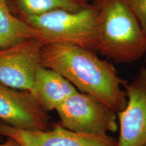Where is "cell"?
I'll return each mask as SVG.
<instances>
[{"instance_id":"1","label":"cell","mask_w":146,"mask_h":146,"mask_svg":"<svg viewBox=\"0 0 146 146\" xmlns=\"http://www.w3.org/2000/svg\"><path fill=\"white\" fill-rule=\"evenodd\" d=\"M41 63L66 78L78 91L89 94L116 113L127 104L122 78L112 62L96 52L76 45L52 43L43 45Z\"/></svg>"},{"instance_id":"2","label":"cell","mask_w":146,"mask_h":146,"mask_svg":"<svg viewBox=\"0 0 146 146\" xmlns=\"http://www.w3.org/2000/svg\"><path fill=\"white\" fill-rule=\"evenodd\" d=\"M98 13L96 52L117 64L146 54V35L125 0H93Z\"/></svg>"},{"instance_id":"3","label":"cell","mask_w":146,"mask_h":146,"mask_svg":"<svg viewBox=\"0 0 146 146\" xmlns=\"http://www.w3.org/2000/svg\"><path fill=\"white\" fill-rule=\"evenodd\" d=\"M21 20L35 29L43 44L64 43L96 52L98 13L92 3L77 10L56 9Z\"/></svg>"},{"instance_id":"4","label":"cell","mask_w":146,"mask_h":146,"mask_svg":"<svg viewBox=\"0 0 146 146\" xmlns=\"http://www.w3.org/2000/svg\"><path fill=\"white\" fill-rule=\"evenodd\" d=\"M59 123L69 130L104 135L118 129V114L94 97L76 91L56 108Z\"/></svg>"},{"instance_id":"5","label":"cell","mask_w":146,"mask_h":146,"mask_svg":"<svg viewBox=\"0 0 146 146\" xmlns=\"http://www.w3.org/2000/svg\"><path fill=\"white\" fill-rule=\"evenodd\" d=\"M0 135L12 138L21 146H118V140L108 134L78 133L54 123L52 129L25 130L0 120Z\"/></svg>"},{"instance_id":"6","label":"cell","mask_w":146,"mask_h":146,"mask_svg":"<svg viewBox=\"0 0 146 146\" xmlns=\"http://www.w3.org/2000/svg\"><path fill=\"white\" fill-rule=\"evenodd\" d=\"M43 45L30 39L0 50V82L14 89L31 91L35 72L41 64Z\"/></svg>"},{"instance_id":"7","label":"cell","mask_w":146,"mask_h":146,"mask_svg":"<svg viewBox=\"0 0 146 146\" xmlns=\"http://www.w3.org/2000/svg\"><path fill=\"white\" fill-rule=\"evenodd\" d=\"M127 104L118 113L120 134L118 146L146 145V66L123 87Z\"/></svg>"},{"instance_id":"8","label":"cell","mask_w":146,"mask_h":146,"mask_svg":"<svg viewBox=\"0 0 146 146\" xmlns=\"http://www.w3.org/2000/svg\"><path fill=\"white\" fill-rule=\"evenodd\" d=\"M0 120L25 130H47L50 116L31 91L0 82Z\"/></svg>"},{"instance_id":"9","label":"cell","mask_w":146,"mask_h":146,"mask_svg":"<svg viewBox=\"0 0 146 146\" xmlns=\"http://www.w3.org/2000/svg\"><path fill=\"white\" fill-rule=\"evenodd\" d=\"M78 91L66 78L41 64L36 69L31 92L45 111L55 110L68 97Z\"/></svg>"},{"instance_id":"10","label":"cell","mask_w":146,"mask_h":146,"mask_svg":"<svg viewBox=\"0 0 146 146\" xmlns=\"http://www.w3.org/2000/svg\"><path fill=\"white\" fill-rule=\"evenodd\" d=\"M30 39L39 40L38 32L11 13L5 0H0V50Z\"/></svg>"},{"instance_id":"11","label":"cell","mask_w":146,"mask_h":146,"mask_svg":"<svg viewBox=\"0 0 146 146\" xmlns=\"http://www.w3.org/2000/svg\"><path fill=\"white\" fill-rule=\"evenodd\" d=\"M5 2L11 13L21 19L56 9L77 10L82 8L70 0H5Z\"/></svg>"},{"instance_id":"12","label":"cell","mask_w":146,"mask_h":146,"mask_svg":"<svg viewBox=\"0 0 146 146\" xmlns=\"http://www.w3.org/2000/svg\"><path fill=\"white\" fill-rule=\"evenodd\" d=\"M146 35V0H125Z\"/></svg>"},{"instance_id":"13","label":"cell","mask_w":146,"mask_h":146,"mask_svg":"<svg viewBox=\"0 0 146 146\" xmlns=\"http://www.w3.org/2000/svg\"><path fill=\"white\" fill-rule=\"evenodd\" d=\"M70 1H72V3H75V4L82 7V8L86 7L87 5L90 4V3H89L90 0H70Z\"/></svg>"},{"instance_id":"14","label":"cell","mask_w":146,"mask_h":146,"mask_svg":"<svg viewBox=\"0 0 146 146\" xmlns=\"http://www.w3.org/2000/svg\"><path fill=\"white\" fill-rule=\"evenodd\" d=\"M0 146H21L19 143H17L15 140L12 138H9L7 141L2 144H0Z\"/></svg>"},{"instance_id":"15","label":"cell","mask_w":146,"mask_h":146,"mask_svg":"<svg viewBox=\"0 0 146 146\" xmlns=\"http://www.w3.org/2000/svg\"><path fill=\"white\" fill-rule=\"evenodd\" d=\"M144 57H145V64H146V54L145 55V56H144Z\"/></svg>"},{"instance_id":"16","label":"cell","mask_w":146,"mask_h":146,"mask_svg":"<svg viewBox=\"0 0 146 146\" xmlns=\"http://www.w3.org/2000/svg\"><path fill=\"white\" fill-rule=\"evenodd\" d=\"M145 146H146V145H145Z\"/></svg>"}]
</instances>
